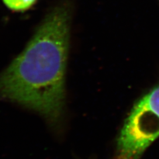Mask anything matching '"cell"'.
<instances>
[{"label": "cell", "instance_id": "1", "mask_svg": "<svg viewBox=\"0 0 159 159\" xmlns=\"http://www.w3.org/2000/svg\"><path fill=\"white\" fill-rule=\"evenodd\" d=\"M70 23L68 7H57L0 74V98L37 111L54 128L61 123L65 106Z\"/></svg>", "mask_w": 159, "mask_h": 159}, {"label": "cell", "instance_id": "2", "mask_svg": "<svg viewBox=\"0 0 159 159\" xmlns=\"http://www.w3.org/2000/svg\"><path fill=\"white\" fill-rule=\"evenodd\" d=\"M159 137V85L134 105L117 141V159H140Z\"/></svg>", "mask_w": 159, "mask_h": 159}, {"label": "cell", "instance_id": "3", "mask_svg": "<svg viewBox=\"0 0 159 159\" xmlns=\"http://www.w3.org/2000/svg\"><path fill=\"white\" fill-rule=\"evenodd\" d=\"M2 1L9 9L13 11H23L31 7L37 0H2Z\"/></svg>", "mask_w": 159, "mask_h": 159}]
</instances>
